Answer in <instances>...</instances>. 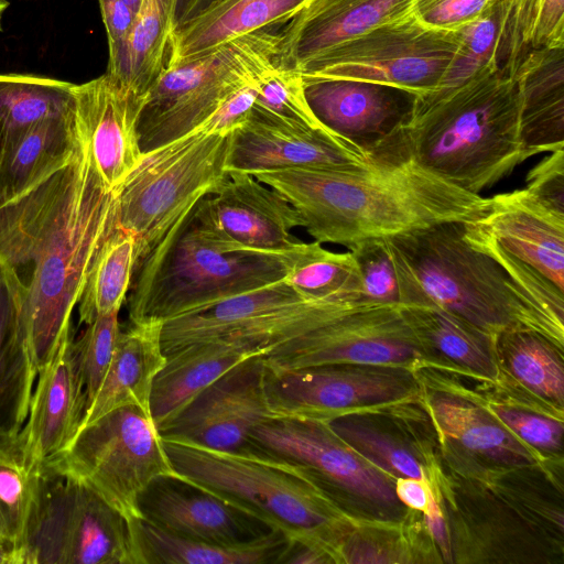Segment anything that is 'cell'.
<instances>
[{
    "label": "cell",
    "instance_id": "obj_1",
    "mask_svg": "<svg viewBox=\"0 0 564 564\" xmlns=\"http://www.w3.org/2000/svg\"><path fill=\"white\" fill-rule=\"evenodd\" d=\"M75 128L70 151L0 205V262L20 288L36 373L74 333V307L101 247L118 228L115 191L105 184Z\"/></svg>",
    "mask_w": 564,
    "mask_h": 564
},
{
    "label": "cell",
    "instance_id": "obj_2",
    "mask_svg": "<svg viewBox=\"0 0 564 564\" xmlns=\"http://www.w3.org/2000/svg\"><path fill=\"white\" fill-rule=\"evenodd\" d=\"M299 213L315 241L345 246L482 217L489 198L412 159L377 158L356 170L286 169L253 175Z\"/></svg>",
    "mask_w": 564,
    "mask_h": 564
},
{
    "label": "cell",
    "instance_id": "obj_3",
    "mask_svg": "<svg viewBox=\"0 0 564 564\" xmlns=\"http://www.w3.org/2000/svg\"><path fill=\"white\" fill-rule=\"evenodd\" d=\"M321 247L302 241L286 251L239 248L212 226L204 197L139 261L128 299L130 322L163 324L278 282Z\"/></svg>",
    "mask_w": 564,
    "mask_h": 564
},
{
    "label": "cell",
    "instance_id": "obj_4",
    "mask_svg": "<svg viewBox=\"0 0 564 564\" xmlns=\"http://www.w3.org/2000/svg\"><path fill=\"white\" fill-rule=\"evenodd\" d=\"M399 151L480 195L527 160L514 79L489 64L447 93L414 97Z\"/></svg>",
    "mask_w": 564,
    "mask_h": 564
},
{
    "label": "cell",
    "instance_id": "obj_5",
    "mask_svg": "<svg viewBox=\"0 0 564 564\" xmlns=\"http://www.w3.org/2000/svg\"><path fill=\"white\" fill-rule=\"evenodd\" d=\"M465 223H444L384 238L415 305H436L497 338L527 329L562 348L563 321L549 314L512 270L464 237Z\"/></svg>",
    "mask_w": 564,
    "mask_h": 564
},
{
    "label": "cell",
    "instance_id": "obj_6",
    "mask_svg": "<svg viewBox=\"0 0 564 564\" xmlns=\"http://www.w3.org/2000/svg\"><path fill=\"white\" fill-rule=\"evenodd\" d=\"M182 477L256 516L290 541L316 545L336 562L341 517L330 498L300 468L251 449H213L164 440Z\"/></svg>",
    "mask_w": 564,
    "mask_h": 564
},
{
    "label": "cell",
    "instance_id": "obj_7",
    "mask_svg": "<svg viewBox=\"0 0 564 564\" xmlns=\"http://www.w3.org/2000/svg\"><path fill=\"white\" fill-rule=\"evenodd\" d=\"M229 140L230 134L208 133L197 127L143 152L115 189L118 228L135 238L139 261L181 216L228 178Z\"/></svg>",
    "mask_w": 564,
    "mask_h": 564
},
{
    "label": "cell",
    "instance_id": "obj_8",
    "mask_svg": "<svg viewBox=\"0 0 564 564\" xmlns=\"http://www.w3.org/2000/svg\"><path fill=\"white\" fill-rule=\"evenodd\" d=\"M280 28L247 34L204 55L167 64L147 96L139 121L142 153L178 139L237 89L276 62Z\"/></svg>",
    "mask_w": 564,
    "mask_h": 564
},
{
    "label": "cell",
    "instance_id": "obj_9",
    "mask_svg": "<svg viewBox=\"0 0 564 564\" xmlns=\"http://www.w3.org/2000/svg\"><path fill=\"white\" fill-rule=\"evenodd\" d=\"M45 462L88 485L129 520L140 519L138 499L145 487L175 473L150 411L135 404L82 426Z\"/></svg>",
    "mask_w": 564,
    "mask_h": 564
},
{
    "label": "cell",
    "instance_id": "obj_10",
    "mask_svg": "<svg viewBox=\"0 0 564 564\" xmlns=\"http://www.w3.org/2000/svg\"><path fill=\"white\" fill-rule=\"evenodd\" d=\"M460 41V31L430 28L412 12L377 25L294 70L303 83L354 79L420 97L437 88Z\"/></svg>",
    "mask_w": 564,
    "mask_h": 564
},
{
    "label": "cell",
    "instance_id": "obj_11",
    "mask_svg": "<svg viewBox=\"0 0 564 564\" xmlns=\"http://www.w3.org/2000/svg\"><path fill=\"white\" fill-rule=\"evenodd\" d=\"M427 346L401 305L344 300L316 327L264 354L267 366L299 369L324 365L400 367L423 357Z\"/></svg>",
    "mask_w": 564,
    "mask_h": 564
},
{
    "label": "cell",
    "instance_id": "obj_12",
    "mask_svg": "<svg viewBox=\"0 0 564 564\" xmlns=\"http://www.w3.org/2000/svg\"><path fill=\"white\" fill-rule=\"evenodd\" d=\"M343 300H306L285 279L161 324L164 355L197 341L247 343L259 349L288 341L326 321Z\"/></svg>",
    "mask_w": 564,
    "mask_h": 564
},
{
    "label": "cell",
    "instance_id": "obj_13",
    "mask_svg": "<svg viewBox=\"0 0 564 564\" xmlns=\"http://www.w3.org/2000/svg\"><path fill=\"white\" fill-rule=\"evenodd\" d=\"M264 386L274 415L326 422L357 406L395 402L415 391L414 380L404 368L365 365L299 369L265 365Z\"/></svg>",
    "mask_w": 564,
    "mask_h": 564
},
{
    "label": "cell",
    "instance_id": "obj_14",
    "mask_svg": "<svg viewBox=\"0 0 564 564\" xmlns=\"http://www.w3.org/2000/svg\"><path fill=\"white\" fill-rule=\"evenodd\" d=\"M247 447L296 466L322 490L327 485L375 502L399 501L384 474L346 445L326 421L275 415L252 430Z\"/></svg>",
    "mask_w": 564,
    "mask_h": 564
},
{
    "label": "cell",
    "instance_id": "obj_15",
    "mask_svg": "<svg viewBox=\"0 0 564 564\" xmlns=\"http://www.w3.org/2000/svg\"><path fill=\"white\" fill-rule=\"evenodd\" d=\"M264 371V354L237 364L162 427V438L220 451L246 448L252 430L275 416L267 398Z\"/></svg>",
    "mask_w": 564,
    "mask_h": 564
},
{
    "label": "cell",
    "instance_id": "obj_16",
    "mask_svg": "<svg viewBox=\"0 0 564 564\" xmlns=\"http://www.w3.org/2000/svg\"><path fill=\"white\" fill-rule=\"evenodd\" d=\"M376 159L326 127L290 126L251 112L230 134L226 170L250 175L286 169L347 171Z\"/></svg>",
    "mask_w": 564,
    "mask_h": 564
},
{
    "label": "cell",
    "instance_id": "obj_17",
    "mask_svg": "<svg viewBox=\"0 0 564 564\" xmlns=\"http://www.w3.org/2000/svg\"><path fill=\"white\" fill-rule=\"evenodd\" d=\"M140 519L172 535L237 545L274 531L264 521L176 471L152 480L138 499Z\"/></svg>",
    "mask_w": 564,
    "mask_h": 564
},
{
    "label": "cell",
    "instance_id": "obj_18",
    "mask_svg": "<svg viewBox=\"0 0 564 564\" xmlns=\"http://www.w3.org/2000/svg\"><path fill=\"white\" fill-rule=\"evenodd\" d=\"M303 84L307 104L319 122L377 158L394 150L415 97L398 88L354 79Z\"/></svg>",
    "mask_w": 564,
    "mask_h": 564
},
{
    "label": "cell",
    "instance_id": "obj_19",
    "mask_svg": "<svg viewBox=\"0 0 564 564\" xmlns=\"http://www.w3.org/2000/svg\"><path fill=\"white\" fill-rule=\"evenodd\" d=\"M74 119L105 184L116 189L142 155L139 121L148 95L106 73L74 84Z\"/></svg>",
    "mask_w": 564,
    "mask_h": 564
},
{
    "label": "cell",
    "instance_id": "obj_20",
    "mask_svg": "<svg viewBox=\"0 0 564 564\" xmlns=\"http://www.w3.org/2000/svg\"><path fill=\"white\" fill-rule=\"evenodd\" d=\"M205 204L215 230L239 248L286 251L302 242L292 236L303 225L299 213L253 175L230 173Z\"/></svg>",
    "mask_w": 564,
    "mask_h": 564
},
{
    "label": "cell",
    "instance_id": "obj_21",
    "mask_svg": "<svg viewBox=\"0 0 564 564\" xmlns=\"http://www.w3.org/2000/svg\"><path fill=\"white\" fill-rule=\"evenodd\" d=\"M489 200L486 214L474 223L564 291V214L525 188L497 194Z\"/></svg>",
    "mask_w": 564,
    "mask_h": 564
},
{
    "label": "cell",
    "instance_id": "obj_22",
    "mask_svg": "<svg viewBox=\"0 0 564 564\" xmlns=\"http://www.w3.org/2000/svg\"><path fill=\"white\" fill-rule=\"evenodd\" d=\"M413 12V0H308L282 28L276 62L307 61L386 22Z\"/></svg>",
    "mask_w": 564,
    "mask_h": 564
},
{
    "label": "cell",
    "instance_id": "obj_23",
    "mask_svg": "<svg viewBox=\"0 0 564 564\" xmlns=\"http://www.w3.org/2000/svg\"><path fill=\"white\" fill-rule=\"evenodd\" d=\"M28 419L20 431L25 451L41 464L63 451L79 431L87 401L79 375L74 333L37 372Z\"/></svg>",
    "mask_w": 564,
    "mask_h": 564
},
{
    "label": "cell",
    "instance_id": "obj_24",
    "mask_svg": "<svg viewBox=\"0 0 564 564\" xmlns=\"http://www.w3.org/2000/svg\"><path fill=\"white\" fill-rule=\"evenodd\" d=\"M265 352L247 343L207 340L192 343L166 355L149 401V411L159 431L230 368L250 356Z\"/></svg>",
    "mask_w": 564,
    "mask_h": 564
},
{
    "label": "cell",
    "instance_id": "obj_25",
    "mask_svg": "<svg viewBox=\"0 0 564 564\" xmlns=\"http://www.w3.org/2000/svg\"><path fill=\"white\" fill-rule=\"evenodd\" d=\"M513 79L525 159L564 149V47L529 53Z\"/></svg>",
    "mask_w": 564,
    "mask_h": 564
},
{
    "label": "cell",
    "instance_id": "obj_26",
    "mask_svg": "<svg viewBox=\"0 0 564 564\" xmlns=\"http://www.w3.org/2000/svg\"><path fill=\"white\" fill-rule=\"evenodd\" d=\"M307 1L218 0L174 29L166 65L204 55L256 31L281 26Z\"/></svg>",
    "mask_w": 564,
    "mask_h": 564
},
{
    "label": "cell",
    "instance_id": "obj_27",
    "mask_svg": "<svg viewBox=\"0 0 564 564\" xmlns=\"http://www.w3.org/2000/svg\"><path fill=\"white\" fill-rule=\"evenodd\" d=\"M160 333L161 324H131L120 332L112 360L82 426L123 405L149 410L153 381L166 360Z\"/></svg>",
    "mask_w": 564,
    "mask_h": 564
},
{
    "label": "cell",
    "instance_id": "obj_28",
    "mask_svg": "<svg viewBox=\"0 0 564 564\" xmlns=\"http://www.w3.org/2000/svg\"><path fill=\"white\" fill-rule=\"evenodd\" d=\"M36 375L22 323L20 288L0 262V440L22 430Z\"/></svg>",
    "mask_w": 564,
    "mask_h": 564
},
{
    "label": "cell",
    "instance_id": "obj_29",
    "mask_svg": "<svg viewBox=\"0 0 564 564\" xmlns=\"http://www.w3.org/2000/svg\"><path fill=\"white\" fill-rule=\"evenodd\" d=\"M135 564H281L290 540L274 530L245 544L226 545L166 533L142 519L130 520Z\"/></svg>",
    "mask_w": 564,
    "mask_h": 564
},
{
    "label": "cell",
    "instance_id": "obj_30",
    "mask_svg": "<svg viewBox=\"0 0 564 564\" xmlns=\"http://www.w3.org/2000/svg\"><path fill=\"white\" fill-rule=\"evenodd\" d=\"M65 564H135L130 520L78 479Z\"/></svg>",
    "mask_w": 564,
    "mask_h": 564
},
{
    "label": "cell",
    "instance_id": "obj_31",
    "mask_svg": "<svg viewBox=\"0 0 564 564\" xmlns=\"http://www.w3.org/2000/svg\"><path fill=\"white\" fill-rule=\"evenodd\" d=\"M76 484L75 477L50 463L39 465L36 492L23 544L24 564H65Z\"/></svg>",
    "mask_w": 564,
    "mask_h": 564
},
{
    "label": "cell",
    "instance_id": "obj_32",
    "mask_svg": "<svg viewBox=\"0 0 564 564\" xmlns=\"http://www.w3.org/2000/svg\"><path fill=\"white\" fill-rule=\"evenodd\" d=\"M434 419L443 433L466 449L507 465H529L533 454L488 409L454 394L431 399Z\"/></svg>",
    "mask_w": 564,
    "mask_h": 564
},
{
    "label": "cell",
    "instance_id": "obj_33",
    "mask_svg": "<svg viewBox=\"0 0 564 564\" xmlns=\"http://www.w3.org/2000/svg\"><path fill=\"white\" fill-rule=\"evenodd\" d=\"M76 142L73 110L39 121L2 142L0 205L17 196L47 165L70 151Z\"/></svg>",
    "mask_w": 564,
    "mask_h": 564
},
{
    "label": "cell",
    "instance_id": "obj_34",
    "mask_svg": "<svg viewBox=\"0 0 564 564\" xmlns=\"http://www.w3.org/2000/svg\"><path fill=\"white\" fill-rule=\"evenodd\" d=\"M409 323L427 347L459 366L494 379L496 339L466 319L436 305H401Z\"/></svg>",
    "mask_w": 564,
    "mask_h": 564
},
{
    "label": "cell",
    "instance_id": "obj_35",
    "mask_svg": "<svg viewBox=\"0 0 564 564\" xmlns=\"http://www.w3.org/2000/svg\"><path fill=\"white\" fill-rule=\"evenodd\" d=\"M564 47V0H505L498 67L513 78L531 52Z\"/></svg>",
    "mask_w": 564,
    "mask_h": 564
},
{
    "label": "cell",
    "instance_id": "obj_36",
    "mask_svg": "<svg viewBox=\"0 0 564 564\" xmlns=\"http://www.w3.org/2000/svg\"><path fill=\"white\" fill-rule=\"evenodd\" d=\"M176 0H141L115 76L148 95L163 72L175 29Z\"/></svg>",
    "mask_w": 564,
    "mask_h": 564
},
{
    "label": "cell",
    "instance_id": "obj_37",
    "mask_svg": "<svg viewBox=\"0 0 564 564\" xmlns=\"http://www.w3.org/2000/svg\"><path fill=\"white\" fill-rule=\"evenodd\" d=\"M74 84L31 74H0V138L73 110Z\"/></svg>",
    "mask_w": 564,
    "mask_h": 564
},
{
    "label": "cell",
    "instance_id": "obj_38",
    "mask_svg": "<svg viewBox=\"0 0 564 564\" xmlns=\"http://www.w3.org/2000/svg\"><path fill=\"white\" fill-rule=\"evenodd\" d=\"M139 261L135 238L117 228L101 247L79 299V322L119 313Z\"/></svg>",
    "mask_w": 564,
    "mask_h": 564
},
{
    "label": "cell",
    "instance_id": "obj_39",
    "mask_svg": "<svg viewBox=\"0 0 564 564\" xmlns=\"http://www.w3.org/2000/svg\"><path fill=\"white\" fill-rule=\"evenodd\" d=\"M512 375L534 394L563 405L564 369L561 354L547 337L527 329L497 336ZM560 348V347H558Z\"/></svg>",
    "mask_w": 564,
    "mask_h": 564
},
{
    "label": "cell",
    "instance_id": "obj_40",
    "mask_svg": "<svg viewBox=\"0 0 564 564\" xmlns=\"http://www.w3.org/2000/svg\"><path fill=\"white\" fill-rule=\"evenodd\" d=\"M39 465L30 459L20 432L12 437L0 440V520L2 535L11 540L22 554L36 492Z\"/></svg>",
    "mask_w": 564,
    "mask_h": 564
},
{
    "label": "cell",
    "instance_id": "obj_41",
    "mask_svg": "<svg viewBox=\"0 0 564 564\" xmlns=\"http://www.w3.org/2000/svg\"><path fill=\"white\" fill-rule=\"evenodd\" d=\"M285 280L306 300L361 299L360 274L351 251L337 253L321 247Z\"/></svg>",
    "mask_w": 564,
    "mask_h": 564
},
{
    "label": "cell",
    "instance_id": "obj_42",
    "mask_svg": "<svg viewBox=\"0 0 564 564\" xmlns=\"http://www.w3.org/2000/svg\"><path fill=\"white\" fill-rule=\"evenodd\" d=\"M327 424L346 445L381 471L398 478L426 480L416 457L387 433L345 414Z\"/></svg>",
    "mask_w": 564,
    "mask_h": 564
},
{
    "label": "cell",
    "instance_id": "obj_43",
    "mask_svg": "<svg viewBox=\"0 0 564 564\" xmlns=\"http://www.w3.org/2000/svg\"><path fill=\"white\" fill-rule=\"evenodd\" d=\"M251 112L290 126L325 127L307 104L301 75L278 62L259 77Z\"/></svg>",
    "mask_w": 564,
    "mask_h": 564
},
{
    "label": "cell",
    "instance_id": "obj_44",
    "mask_svg": "<svg viewBox=\"0 0 564 564\" xmlns=\"http://www.w3.org/2000/svg\"><path fill=\"white\" fill-rule=\"evenodd\" d=\"M505 0H499L484 15L462 32L457 52L437 88L426 95L447 93L474 76L479 69L496 64Z\"/></svg>",
    "mask_w": 564,
    "mask_h": 564
},
{
    "label": "cell",
    "instance_id": "obj_45",
    "mask_svg": "<svg viewBox=\"0 0 564 564\" xmlns=\"http://www.w3.org/2000/svg\"><path fill=\"white\" fill-rule=\"evenodd\" d=\"M348 250L352 252L358 265L362 300L405 304L401 273L384 238L362 240Z\"/></svg>",
    "mask_w": 564,
    "mask_h": 564
},
{
    "label": "cell",
    "instance_id": "obj_46",
    "mask_svg": "<svg viewBox=\"0 0 564 564\" xmlns=\"http://www.w3.org/2000/svg\"><path fill=\"white\" fill-rule=\"evenodd\" d=\"M118 314L110 313L97 317L87 325L79 339L75 340L87 409L105 378L116 350L121 332Z\"/></svg>",
    "mask_w": 564,
    "mask_h": 564
},
{
    "label": "cell",
    "instance_id": "obj_47",
    "mask_svg": "<svg viewBox=\"0 0 564 564\" xmlns=\"http://www.w3.org/2000/svg\"><path fill=\"white\" fill-rule=\"evenodd\" d=\"M488 410L516 437L532 447L552 452L561 449V421L506 405H492Z\"/></svg>",
    "mask_w": 564,
    "mask_h": 564
},
{
    "label": "cell",
    "instance_id": "obj_48",
    "mask_svg": "<svg viewBox=\"0 0 564 564\" xmlns=\"http://www.w3.org/2000/svg\"><path fill=\"white\" fill-rule=\"evenodd\" d=\"M499 0H413V14L423 24L458 32L484 15Z\"/></svg>",
    "mask_w": 564,
    "mask_h": 564
},
{
    "label": "cell",
    "instance_id": "obj_49",
    "mask_svg": "<svg viewBox=\"0 0 564 564\" xmlns=\"http://www.w3.org/2000/svg\"><path fill=\"white\" fill-rule=\"evenodd\" d=\"M525 181L527 191L564 214V149L550 152L529 171Z\"/></svg>",
    "mask_w": 564,
    "mask_h": 564
},
{
    "label": "cell",
    "instance_id": "obj_50",
    "mask_svg": "<svg viewBox=\"0 0 564 564\" xmlns=\"http://www.w3.org/2000/svg\"><path fill=\"white\" fill-rule=\"evenodd\" d=\"M257 88L258 80L234 91L198 128L208 133L231 134L248 121Z\"/></svg>",
    "mask_w": 564,
    "mask_h": 564
},
{
    "label": "cell",
    "instance_id": "obj_51",
    "mask_svg": "<svg viewBox=\"0 0 564 564\" xmlns=\"http://www.w3.org/2000/svg\"><path fill=\"white\" fill-rule=\"evenodd\" d=\"M98 2L108 40L107 73L115 75L120 66L135 12L124 0H98Z\"/></svg>",
    "mask_w": 564,
    "mask_h": 564
},
{
    "label": "cell",
    "instance_id": "obj_52",
    "mask_svg": "<svg viewBox=\"0 0 564 564\" xmlns=\"http://www.w3.org/2000/svg\"><path fill=\"white\" fill-rule=\"evenodd\" d=\"M337 555H341L347 563H394L400 562L395 553L381 544L365 541L350 540L338 547Z\"/></svg>",
    "mask_w": 564,
    "mask_h": 564
},
{
    "label": "cell",
    "instance_id": "obj_53",
    "mask_svg": "<svg viewBox=\"0 0 564 564\" xmlns=\"http://www.w3.org/2000/svg\"><path fill=\"white\" fill-rule=\"evenodd\" d=\"M394 490L399 501L419 511L426 509L432 492L426 480L414 478H398Z\"/></svg>",
    "mask_w": 564,
    "mask_h": 564
},
{
    "label": "cell",
    "instance_id": "obj_54",
    "mask_svg": "<svg viewBox=\"0 0 564 564\" xmlns=\"http://www.w3.org/2000/svg\"><path fill=\"white\" fill-rule=\"evenodd\" d=\"M423 512L425 523L432 538L441 549L442 555L446 560H449L451 544L447 535L446 524L442 511L432 492L430 495L429 505Z\"/></svg>",
    "mask_w": 564,
    "mask_h": 564
},
{
    "label": "cell",
    "instance_id": "obj_55",
    "mask_svg": "<svg viewBox=\"0 0 564 564\" xmlns=\"http://www.w3.org/2000/svg\"><path fill=\"white\" fill-rule=\"evenodd\" d=\"M218 0H176L174 25L177 28Z\"/></svg>",
    "mask_w": 564,
    "mask_h": 564
},
{
    "label": "cell",
    "instance_id": "obj_56",
    "mask_svg": "<svg viewBox=\"0 0 564 564\" xmlns=\"http://www.w3.org/2000/svg\"><path fill=\"white\" fill-rule=\"evenodd\" d=\"M0 564H24L20 549L2 535H0Z\"/></svg>",
    "mask_w": 564,
    "mask_h": 564
},
{
    "label": "cell",
    "instance_id": "obj_57",
    "mask_svg": "<svg viewBox=\"0 0 564 564\" xmlns=\"http://www.w3.org/2000/svg\"><path fill=\"white\" fill-rule=\"evenodd\" d=\"M8 7H9L8 0H0V31L2 30V28H1V18H2V14H3V12L6 11V9Z\"/></svg>",
    "mask_w": 564,
    "mask_h": 564
},
{
    "label": "cell",
    "instance_id": "obj_58",
    "mask_svg": "<svg viewBox=\"0 0 564 564\" xmlns=\"http://www.w3.org/2000/svg\"><path fill=\"white\" fill-rule=\"evenodd\" d=\"M137 13L141 0H124Z\"/></svg>",
    "mask_w": 564,
    "mask_h": 564
},
{
    "label": "cell",
    "instance_id": "obj_59",
    "mask_svg": "<svg viewBox=\"0 0 564 564\" xmlns=\"http://www.w3.org/2000/svg\"><path fill=\"white\" fill-rule=\"evenodd\" d=\"M0 535H2L1 520H0ZM2 536H3V535H2Z\"/></svg>",
    "mask_w": 564,
    "mask_h": 564
},
{
    "label": "cell",
    "instance_id": "obj_60",
    "mask_svg": "<svg viewBox=\"0 0 564 564\" xmlns=\"http://www.w3.org/2000/svg\"><path fill=\"white\" fill-rule=\"evenodd\" d=\"M1 147H2V140H1V138H0V151H1Z\"/></svg>",
    "mask_w": 564,
    "mask_h": 564
}]
</instances>
